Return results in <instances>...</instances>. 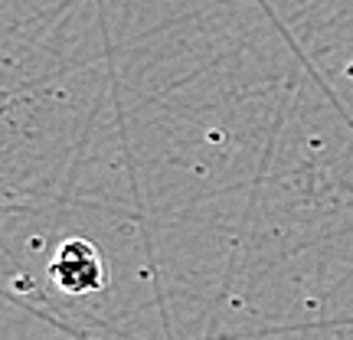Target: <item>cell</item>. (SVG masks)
Listing matches in <instances>:
<instances>
[{
  "instance_id": "1",
  "label": "cell",
  "mask_w": 353,
  "mask_h": 340,
  "mask_svg": "<svg viewBox=\"0 0 353 340\" xmlns=\"http://www.w3.org/2000/svg\"><path fill=\"white\" fill-rule=\"evenodd\" d=\"M50 278L56 281V288L65 294H92L101 291L108 281V268L101 262L99 249L88 239H65L50 262Z\"/></svg>"
}]
</instances>
